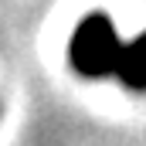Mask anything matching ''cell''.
<instances>
[{
	"instance_id": "obj_1",
	"label": "cell",
	"mask_w": 146,
	"mask_h": 146,
	"mask_svg": "<svg viewBox=\"0 0 146 146\" xmlns=\"http://www.w3.org/2000/svg\"><path fill=\"white\" fill-rule=\"evenodd\" d=\"M72 65L88 78H102L119 68V54H122V41L115 37L112 24L102 14H92L78 24L72 37Z\"/></svg>"
},
{
	"instance_id": "obj_2",
	"label": "cell",
	"mask_w": 146,
	"mask_h": 146,
	"mask_svg": "<svg viewBox=\"0 0 146 146\" xmlns=\"http://www.w3.org/2000/svg\"><path fill=\"white\" fill-rule=\"evenodd\" d=\"M119 78L129 85V88H146V34H139L136 41L122 44V54H119Z\"/></svg>"
}]
</instances>
